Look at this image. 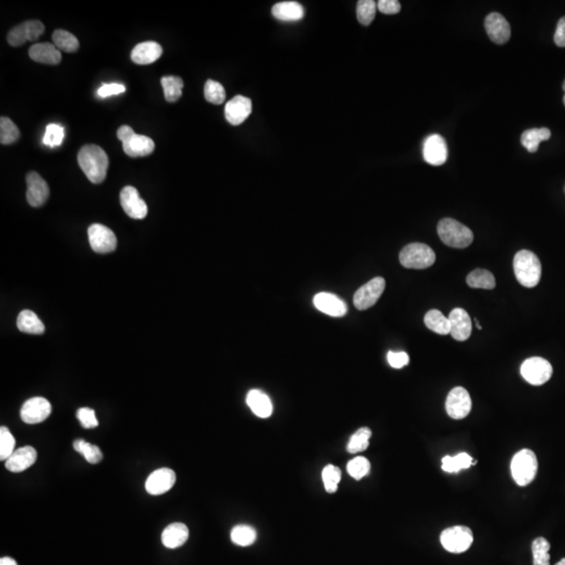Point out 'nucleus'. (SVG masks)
<instances>
[{"label":"nucleus","mask_w":565,"mask_h":565,"mask_svg":"<svg viewBox=\"0 0 565 565\" xmlns=\"http://www.w3.org/2000/svg\"><path fill=\"white\" fill-rule=\"evenodd\" d=\"M15 448V438L6 426L0 428V460H8Z\"/></svg>","instance_id":"obj_44"},{"label":"nucleus","mask_w":565,"mask_h":565,"mask_svg":"<svg viewBox=\"0 0 565 565\" xmlns=\"http://www.w3.org/2000/svg\"><path fill=\"white\" fill-rule=\"evenodd\" d=\"M20 138L18 127L8 117L0 119V142L2 145L14 144Z\"/></svg>","instance_id":"obj_39"},{"label":"nucleus","mask_w":565,"mask_h":565,"mask_svg":"<svg viewBox=\"0 0 565 565\" xmlns=\"http://www.w3.org/2000/svg\"><path fill=\"white\" fill-rule=\"evenodd\" d=\"M372 437V430L368 427H362L358 430L350 439L347 443V451L350 453H357L368 448L370 445V439Z\"/></svg>","instance_id":"obj_36"},{"label":"nucleus","mask_w":565,"mask_h":565,"mask_svg":"<svg viewBox=\"0 0 565 565\" xmlns=\"http://www.w3.org/2000/svg\"><path fill=\"white\" fill-rule=\"evenodd\" d=\"M401 265L409 270H426L434 265L436 253L428 245L423 243H411L406 245L399 255Z\"/></svg>","instance_id":"obj_5"},{"label":"nucleus","mask_w":565,"mask_h":565,"mask_svg":"<svg viewBox=\"0 0 565 565\" xmlns=\"http://www.w3.org/2000/svg\"><path fill=\"white\" fill-rule=\"evenodd\" d=\"M0 565H17V564L12 558L4 557L0 559Z\"/></svg>","instance_id":"obj_51"},{"label":"nucleus","mask_w":565,"mask_h":565,"mask_svg":"<svg viewBox=\"0 0 565 565\" xmlns=\"http://www.w3.org/2000/svg\"><path fill=\"white\" fill-rule=\"evenodd\" d=\"M347 470L354 479L359 481L362 477L368 474L371 470V464L368 458H364V456H358V458H353V460L347 463Z\"/></svg>","instance_id":"obj_43"},{"label":"nucleus","mask_w":565,"mask_h":565,"mask_svg":"<svg viewBox=\"0 0 565 565\" xmlns=\"http://www.w3.org/2000/svg\"><path fill=\"white\" fill-rule=\"evenodd\" d=\"M88 238L91 248L95 253H109L117 248V237L107 226L98 223L91 225L88 228Z\"/></svg>","instance_id":"obj_12"},{"label":"nucleus","mask_w":565,"mask_h":565,"mask_svg":"<svg viewBox=\"0 0 565 565\" xmlns=\"http://www.w3.org/2000/svg\"><path fill=\"white\" fill-rule=\"evenodd\" d=\"M423 157L426 163L432 166L445 164L448 157V148L444 138L439 134L428 136L424 142Z\"/></svg>","instance_id":"obj_16"},{"label":"nucleus","mask_w":565,"mask_h":565,"mask_svg":"<svg viewBox=\"0 0 565 565\" xmlns=\"http://www.w3.org/2000/svg\"><path fill=\"white\" fill-rule=\"evenodd\" d=\"M473 543V533L468 526H456L441 534V543L446 551L453 554L466 552Z\"/></svg>","instance_id":"obj_7"},{"label":"nucleus","mask_w":565,"mask_h":565,"mask_svg":"<svg viewBox=\"0 0 565 565\" xmlns=\"http://www.w3.org/2000/svg\"><path fill=\"white\" fill-rule=\"evenodd\" d=\"M538 471L536 454L530 449L518 451L512 458L511 473L518 486L529 485L534 481Z\"/></svg>","instance_id":"obj_3"},{"label":"nucleus","mask_w":565,"mask_h":565,"mask_svg":"<svg viewBox=\"0 0 565 565\" xmlns=\"http://www.w3.org/2000/svg\"><path fill=\"white\" fill-rule=\"evenodd\" d=\"M377 8L383 14L394 15L400 12L401 4L397 0H380L377 2Z\"/></svg>","instance_id":"obj_49"},{"label":"nucleus","mask_w":565,"mask_h":565,"mask_svg":"<svg viewBox=\"0 0 565 565\" xmlns=\"http://www.w3.org/2000/svg\"><path fill=\"white\" fill-rule=\"evenodd\" d=\"M29 57L38 63L48 64V65H57L61 62V52L55 44H38L31 46L29 51Z\"/></svg>","instance_id":"obj_24"},{"label":"nucleus","mask_w":565,"mask_h":565,"mask_svg":"<svg viewBox=\"0 0 565 565\" xmlns=\"http://www.w3.org/2000/svg\"><path fill=\"white\" fill-rule=\"evenodd\" d=\"M189 529L185 524L175 522L169 524L161 534L163 545L168 549H177L187 543L189 539Z\"/></svg>","instance_id":"obj_25"},{"label":"nucleus","mask_w":565,"mask_h":565,"mask_svg":"<svg viewBox=\"0 0 565 565\" xmlns=\"http://www.w3.org/2000/svg\"><path fill=\"white\" fill-rule=\"evenodd\" d=\"M117 138L123 142L124 151L130 157H144L154 151L155 144L148 136L136 134L130 126L117 130Z\"/></svg>","instance_id":"obj_6"},{"label":"nucleus","mask_w":565,"mask_h":565,"mask_svg":"<svg viewBox=\"0 0 565 565\" xmlns=\"http://www.w3.org/2000/svg\"><path fill=\"white\" fill-rule=\"evenodd\" d=\"M272 15L279 20L298 21L304 17L305 10L302 4L296 1H283L274 4Z\"/></svg>","instance_id":"obj_27"},{"label":"nucleus","mask_w":565,"mask_h":565,"mask_svg":"<svg viewBox=\"0 0 565 565\" xmlns=\"http://www.w3.org/2000/svg\"><path fill=\"white\" fill-rule=\"evenodd\" d=\"M313 304L317 310L330 317H340L347 312V306L345 300L330 292L317 293L313 298Z\"/></svg>","instance_id":"obj_19"},{"label":"nucleus","mask_w":565,"mask_h":565,"mask_svg":"<svg viewBox=\"0 0 565 565\" xmlns=\"http://www.w3.org/2000/svg\"><path fill=\"white\" fill-rule=\"evenodd\" d=\"M204 98L206 101L215 105H220L225 101L226 93L225 87L214 80L206 81L204 85Z\"/></svg>","instance_id":"obj_40"},{"label":"nucleus","mask_w":565,"mask_h":565,"mask_svg":"<svg viewBox=\"0 0 565 565\" xmlns=\"http://www.w3.org/2000/svg\"><path fill=\"white\" fill-rule=\"evenodd\" d=\"M321 477H323L326 491L329 492V493L336 492L339 481L341 479L340 469L338 467L333 466V465H327L324 468L323 472H321Z\"/></svg>","instance_id":"obj_42"},{"label":"nucleus","mask_w":565,"mask_h":565,"mask_svg":"<svg viewBox=\"0 0 565 565\" xmlns=\"http://www.w3.org/2000/svg\"><path fill=\"white\" fill-rule=\"evenodd\" d=\"M44 23L38 20L25 21L13 27L8 34V42L12 46H21L27 41H35L44 33Z\"/></svg>","instance_id":"obj_13"},{"label":"nucleus","mask_w":565,"mask_h":565,"mask_svg":"<svg viewBox=\"0 0 565 565\" xmlns=\"http://www.w3.org/2000/svg\"><path fill=\"white\" fill-rule=\"evenodd\" d=\"M554 41L559 48H565V17H562L558 21L557 29H556Z\"/></svg>","instance_id":"obj_50"},{"label":"nucleus","mask_w":565,"mask_h":565,"mask_svg":"<svg viewBox=\"0 0 565 565\" xmlns=\"http://www.w3.org/2000/svg\"><path fill=\"white\" fill-rule=\"evenodd\" d=\"M119 199H121V208L130 218L140 220L148 214V206H147L146 202L140 198L135 187H130V185L124 187L119 195Z\"/></svg>","instance_id":"obj_14"},{"label":"nucleus","mask_w":565,"mask_h":565,"mask_svg":"<svg viewBox=\"0 0 565 565\" xmlns=\"http://www.w3.org/2000/svg\"><path fill=\"white\" fill-rule=\"evenodd\" d=\"M475 325H477V329L481 330V325H479V321H477V319H475Z\"/></svg>","instance_id":"obj_52"},{"label":"nucleus","mask_w":565,"mask_h":565,"mask_svg":"<svg viewBox=\"0 0 565 565\" xmlns=\"http://www.w3.org/2000/svg\"><path fill=\"white\" fill-rule=\"evenodd\" d=\"M556 565H565V558H564V559L560 560V561L558 562V564Z\"/></svg>","instance_id":"obj_53"},{"label":"nucleus","mask_w":565,"mask_h":565,"mask_svg":"<svg viewBox=\"0 0 565 565\" xmlns=\"http://www.w3.org/2000/svg\"><path fill=\"white\" fill-rule=\"evenodd\" d=\"M550 549L551 545L547 539L543 537L535 539L532 543L533 564L550 565Z\"/></svg>","instance_id":"obj_37"},{"label":"nucleus","mask_w":565,"mask_h":565,"mask_svg":"<svg viewBox=\"0 0 565 565\" xmlns=\"http://www.w3.org/2000/svg\"><path fill=\"white\" fill-rule=\"evenodd\" d=\"M176 481V474L170 468H159L149 475L146 490L151 496H161L172 489Z\"/></svg>","instance_id":"obj_17"},{"label":"nucleus","mask_w":565,"mask_h":565,"mask_svg":"<svg viewBox=\"0 0 565 565\" xmlns=\"http://www.w3.org/2000/svg\"><path fill=\"white\" fill-rule=\"evenodd\" d=\"M385 289V279L381 277L373 279L355 292L353 298L354 306L358 310H366V309L371 308L378 302Z\"/></svg>","instance_id":"obj_9"},{"label":"nucleus","mask_w":565,"mask_h":565,"mask_svg":"<svg viewBox=\"0 0 565 565\" xmlns=\"http://www.w3.org/2000/svg\"><path fill=\"white\" fill-rule=\"evenodd\" d=\"M37 456V451L34 447H21L13 452L12 456L6 460V468L11 472H22L35 464Z\"/></svg>","instance_id":"obj_22"},{"label":"nucleus","mask_w":565,"mask_h":565,"mask_svg":"<svg viewBox=\"0 0 565 565\" xmlns=\"http://www.w3.org/2000/svg\"><path fill=\"white\" fill-rule=\"evenodd\" d=\"M52 413L50 401L42 397H35L25 401L20 409V417L27 424H38L46 421Z\"/></svg>","instance_id":"obj_10"},{"label":"nucleus","mask_w":565,"mask_h":565,"mask_svg":"<svg viewBox=\"0 0 565 565\" xmlns=\"http://www.w3.org/2000/svg\"><path fill=\"white\" fill-rule=\"evenodd\" d=\"M486 31L491 41L505 44L511 37V27L507 19L500 13H491L485 20Z\"/></svg>","instance_id":"obj_18"},{"label":"nucleus","mask_w":565,"mask_h":565,"mask_svg":"<svg viewBox=\"0 0 565 565\" xmlns=\"http://www.w3.org/2000/svg\"><path fill=\"white\" fill-rule=\"evenodd\" d=\"M451 323V334L458 341H465L470 338L472 332V323L466 310L456 308L448 317Z\"/></svg>","instance_id":"obj_21"},{"label":"nucleus","mask_w":565,"mask_h":565,"mask_svg":"<svg viewBox=\"0 0 565 565\" xmlns=\"http://www.w3.org/2000/svg\"><path fill=\"white\" fill-rule=\"evenodd\" d=\"M564 91H565V81H564ZM564 105H565V95H564Z\"/></svg>","instance_id":"obj_54"},{"label":"nucleus","mask_w":565,"mask_h":565,"mask_svg":"<svg viewBox=\"0 0 565 565\" xmlns=\"http://www.w3.org/2000/svg\"><path fill=\"white\" fill-rule=\"evenodd\" d=\"M126 88L123 84H117V83H112V84H103L101 88L98 91V95L100 98H108L112 95H119V93H125Z\"/></svg>","instance_id":"obj_48"},{"label":"nucleus","mask_w":565,"mask_h":565,"mask_svg":"<svg viewBox=\"0 0 565 565\" xmlns=\"http://www.w3.org/2000/svg\"><path fill=\"white\" fill-rule=\"evenodd\" d=\"M246 403L255 416L263 419L270 417L274 411L270 397L260 390L249 391L246 397Z\"/></svg>","instance_id":"obj_26"},{"label":"nucleus","mask_w":565,"mask_h":565,"mask_svg":"<svg viewBox=\"0 0 565 565\" xmlns=\"http://www.w3.org/2000/svg\"><path fill=\"white\" fill-rule=\"evenodd\" d=\"M387 361H389L392 368H402L403 366L408 364L409 356L405 352L390 351L387 353Z\"/></svg>","instance_id":"obj_47"},{"label":"nucleus","mask_w":565,"mask_h":565,"mask_svg":"<svg viewBox=\"0 0 565 565\" xmlns=\"http://www.w3.org/2000/svg\"><path fill=\"white\" fill-rule=\"evenodd\" d=\"M447 413L454 420H462L470 413L472 401L464 387H454L449 392L445 403Z\"/></svg>","instance_id":"obj_11"},{"label":"nucleus","mask_w":565,"mask_h":565,"mask_svg":"<svg viewBox=\"0 0 565 565\" xmlns=\"http://www.w3.org/2000/svg\"><path fill=\"white\" fill-rule=\"evenodd\" d=\"M520 374L530 385H543L551 379L553 368L547 359L531 357L520 366Z\"/></svg>","instance_id":"obj_8"},{"label":"nucleus","mask_w":565,"mask_h":565,"mask_svg":"<svg viewBox=\"0 0 565 565\" xmlns=\"http://www.w3.org/2000/svg\"><path fill=\"white\" fill-rule=\"evenodd\" d=\"M438 234L444 244L453 248H466L473 242L470 228L451 218L442 219L439 222Z\"/></svg>","instance_id":"obj_4"},{"label":"nucleus","mask_w":565,"mask_h":565,"mask_svg":"<svg viewBox=\"0 0 565 565\" xmlns=\"http://www.w3.org/2000/svg\"><path fill=\"white\" fill-rule=\"evenodd\" d=\"M52 38L55 46L60 52L74 53L80 46L76 36L72 35L69 32L63 31V29L55 31Z\"/></svg>","instance_id":"obj_34"},{"label":"nucleus","mask_w":565,"mask_h":565,"mask_svg":"<svg viewBox=\"0 0 565 565\" xmlns=\"http://www.w3.org/2000/svg\"><path fill=\"white\" fill-rule=\"evenodd\" d=\"M74 451L84 456L85 460L91 464H98L103 458L101 449L95 445L91 444L84 440H76L74 442Z\"/></svg>","instance_id":"obj_38"},{"label":"nucleus","mask_w":565,"mask_h":565,"mask_svg":"<svg viewBox=\"0 0 565 565\" xmlns=\"http://www.w3.org/2000/svg\"><path fill=\"white\" fill-rule=\"evenodd\" d=\"M514 272L518 282L524 287L534 288L540 282L541 268L540 260L532 251L522 249L514 257Z\"/></svg>","instance_id":"obj_2"},{"label":"nucleus","mask_w":565,"mask_h":565,"mask_svg":"<svg viewBox=\"0 0 565 565\" xmlns=\"http://www.w3.org/2000/svg\"><path fill=\"white\" fill-rule=\"evenodd\" d=\"M551 138V131L547 128H540V129H530L524 131L521 134L522 146L529 151V152L534 153L538 150L539 144L541 142L549 140Z\"/></svg>","instance_id":"obj_30"},{"label":"nucleus","mask_w":565,"mask_h":565,"mask_svg":"<svg viewBox=\"0 0 565 565\" xmlns=\"http://www.w3.org/2000/svg\"><path fill=\"white\" fill-rule=\"evenodd\" d=\"M424 323L428 329L440 335L451 334V323L449 319L445 317L441 311L432 309L428 311L424 317Z\"/></svg>","instance_id":"obj_29"},{"label":"nucleus","mask_w":565,"mask_h":565,"mask_svg":"<svg viewBox=\"0 0 565 565\" xmlns=\"http://www.w3.org/2000/svg\"><path fill=\"white\" fill-rule=\"evenodd\" d=\"M27 200L29 206L39 208L46 204L50 197V187L46 181L38 173L29 172L27 176Z\"/></svg>","instance_id":"obj_15"},{"label":"nucleus","mask_w":565,"mask_h":565,"mask_svg":"<svg viewBox=\"0 0 565 565\" xmlns=\"http://www.w3.org/2000/svg\"><path fill=\"white\" fill-rule=\"evenodd\" d=\"M64 140V129L57 124H50L46 127L44 134V144L51 148L60 146Z\"/></svg>","instance_id":"obj_45"},{"label":"nucleus","mask_w":565,"mask_h":565,"mask_svg":"<svg viewBox=\"0 0 565 565\" xmlns=\"http://www.w3.org/2000/svg\"><path fill=\"white\" fill-rule=\"evenodd\" d=\"M78 163L91 182L98 185L105 180L109 159L101 147L97 145L83 146L79 151Z\"/></svg>","instance_id":"obj_1"},{"label":"nucleus","mask_w":565,"mask_h":565,"mask_svg":"<svg viewBox=\"0 0 565 565\" xmlns=\"http://www.w3.org/2000/svg\"><path fill=\"white\" fill-rule=\"evenodd\" d=\"M17 327L23 333L36 334V335L44 334L46 331L44 323L40 321L38 315L31 310H23L19 313Z\"/></svg>","instance_id":"obj_28"},{"label":"nucleus","mask_w":565,"mask_h":565,"mask_svg":"<svg viewBox=\"0 0 565 565\" xmlns=\"http://www.w3.org/2000/svg\"><path fill=\"white\" fill-rule=\"evenodd\" d=\"M77 418H78L79 421L84 428H95L99 425V421H98L95 411L88 408V407H83V408L79 409L78 413H77Z\"/></svg>","instance_id":"obj_46"},{"label":"nucleus","mask_w":565,"mask_h":565,"mask_svg":"<svg viewBox=\"0 0 565 565\" xmlns=\"http://www.w3.org/2000/svg\"><path fill=\"white\" fill-rule=\"evenodd\" d=\"M251 100L243 95H237L226 104L225 117L230 125H241L251 115Z\"/></svg>","instance_id":"obj_20"},{"label":"nucleus","mask_w":565,"mask_h":565,"mask_svg":"<svg viewBox=\"0 0 565 565\" xmlns=\"http://www.w3.org/2000/svg\"><path fill=\"white\" fill-rule=\"evenodd\" d=\"M165 98L170 103L178 101L182 95L183 81L179 77H164L161 80Z\"/></svg>","instance_id":"obj_35"},{"label":"nucleus","mask_w":565,"mask_h":565,"mask_svg":"<svg viewBox=\"0 0 565 565\" xmlns=\"http://www.w3.org/2000/svg\"><path fill=\"white\" fill-rule=\"evenodd\" d=\"M377 4L373 0H360L357 4V19L362 25H370L376 16Z\"/></svg>","instance_id":"obj_41"},{"label":"nucleus","mask_w":565,"mask_h":565,"mask_svg":"<svg viewBox=\"0 0 565 565\" xmlns=\"http://www.w3.org/2000/svg\"><path fill=\"white\" fill-rule=\"evenodd\" d=\"M472 464H475L473 458L468 453L462 452L456 456H446L443 458L442 469L445 472L456 473L463 469H468Z\"/></svg>","instance_id":"obj_32"},{"label":"nucleus","mask_w":565,"mask_h":565,"mask_svg":"<svg viewBox=\"0 0 565 565\" xmlns=\"http://www.w3.org/2000/svg\"><path fill=\"white\" fill-rule=\"evenodd\" d=\"M163 55L161 44L154 41L142 42L138 44L131 53L132 61L138 65H148L154 63Z\"/></svg>","instance_id":"obj_23"},{"label":"nucleus","mask_w":565,"mask_h":565,"mask_svg":"<svg viewBox=\"0 0 565 565\" xmlns=\"http://www.w3.org/2000/svg\"><path fill=\"white\" fill-rule=\"evenodd\" d=\"M230 539L234 545L240 547H248L257 540V532L251 526L240 524L236 526L230 532Z\"/></svg>","instance_id":"obj_33"},{"label":"nucleus","mask_w":565,"mask_h":565,"mask_svg":"<svg viewBox=\"0 0 565 565\" xmlns=\"http://www.w3.org/2000/svg\"><path fill=\"white\" fill-rule=\"evenodd\" d=\"M467 285L475 289L492 290L496 288L493 274L486 270H475L467 277Z\"/></svg>","instance_id":"obj_31"}]
</instances>
